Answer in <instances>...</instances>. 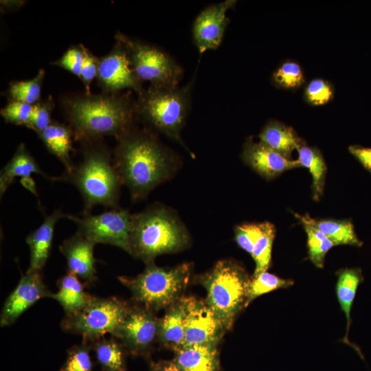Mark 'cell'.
<instances>
[{
    "label": "cell",
    "instance_id": "39",
    "mask_svg": "<svg viewBox=\"0 0 371 371\" xmlns=\"http://www.w3.org/2000/svg\"><path fill=\"white\" fill-rule=\"evenodd\" d=\"M83 56L82 47L70 48L57 61L56 65L80 78Z\"/></svg>",
    "mask_w": 371,
    "mask_h": 371
},
{
    "label": "cell",
    "instance_id": "13",
    "mask_svg": "<svg viewBox=\"0 0 371 371\" xmlns=\"http://www.w3.org/2000/svg\"><path fill=\"white\" fill-rule=\"evenodd\" d=\"M52 293L43 281L41 272H26L21 275L3 305L1 326H11L30 307L43 297H50Z\"/></svg>",
    "mask_w": 371,
    "mask_h": 371
},
{
    "label": "cell",
    "instance_id": "3",
    "mask_svg": "<svg viewBox=\"0 0 371 371\" xmlns=\"http://www.w3.org/2000/svg\"><path fill=\"white\" fill-rule=\"evenodd\" d=\"M189 241L185 225L167 207L155 205L132 214L131 255L146 264L159 255L183 249Z\"/></svg>",
    "mask_w": 371,
    "mask_h": 371
},
{
    "label": "cell",
    "instance_id": "1",
    "mask_svg": "<svg viewBox=\"0 0 371 371\" xmlns=\"http://www.w3.org/2000/svg\"><path fill=\"white\" fill-rule=\"evenodd\" d=\"M118 139L114 165L134 199L145 197L172 173L173 155L150 133L130 130Z\"/></svg>",
    "mask_w": 371,
    "mask_h": 371
},
{
    "label": "cell",
    "instance_id": "20",
    "mask_svg": "<svg viewBox=\"0 0 371 371\" xmlns=\"http://www.w3.org/2000/svg\"><path fill=\"white\" fill-rule=\"evenodd\" d=\"M187 310L188 297H181L159 319L158 339L173 351L183 345Z\"/></svg>",
    "mask_w": 371,
    "mask_h": 371
},
{
    "label": "cell",
    "instance_id": "21",
    "mask_svg": "<svg viewBox=\"0 0 371 371\" xmlns=\"http://www.w3.org/2000/svg\"><path fill=\"white\" fill-rule=\"evenodd\" d=\"M336 295L341 311L346 321V333L341 341L352 347L364 360V356L359 348L350 341L348 333L351 325L350 313L359 285L363 281L362 271L360 268L343 269L337 273Z\"/></svg>",
    "mask_w": 371,
    "mask_h": 371
},
{
    "label": "cell",
    "instance_id": "17",
    "mask_svg": "<svg viewBox=\"0 0 371 371\" xmlns=\"http://www.w3.org/2000/svg\"><path fill=\"white\" fill-rule=\"evenodd\" d=\"M242 158L247 165L267 179L301 166L297 159H286L262 142H254L252 139L245 142Z\"/></svg>",
    "mask_w": 371,
    "mask_h": 371
},
{
    "label": "cell",
    "instance_id": "15",
    "mask_svg": "<svg viewBox=\"0 0 371 371\" xmlns=\"http://www.w3.org/2000/svg\"><path fill=\"white\" fill-rule=\"evenodd\" d=\"M98 77L101 85L111 91L126 88L133 89L138 93L143 91L127 53L120 42L117 47L99 62Z\"/></svg>",
    "mask_w": 371,
    "mask_h": 371
},
{
    "label": "cell",
    "instance_id": "34",
    "mask_svg": "<svg viewBox=\"0 0 371 371\" xmlns=\"http://www.w3.org/2000/svg\"><path fill=\"white\" fill-rule=\"evenodd\" d=\"M273 81L285 88H294L301 85L304 76L300 65L293 62L283 63L273 74Z\"/></svg>",
    "mask_w": 371,
    "mask_h": 371
},
{
    "label": "cell",
    "instance_id": "36",
    "mask_svg": "<svg viewBox=\"0 0 371 371\" xmlns=\"http://www.w3.org/2000/svg\"><path fill=\"white\" fill-rule=\"evenodd\" d=\"M33 106L25 102L14 101L1 110V114L7 122L26 125Z\"/></svg>",
    "mask_w": 371,
    "mask_h": 371
},
{
    "label": "cell",
    "instance_id": "10",
    "mask_svg": "<svg viewBox=\"0 0 371 371\" xmlns=\"http://www.w3.org/2000/svg\"><path fill=\"white\" fill-rule=\"evenodd\" d=\"M78 225L77 232L97 243L117 247L131 255V214L127 210L113 209L98 215L82 218L68 215Z\"/></svg>",
    "mask_w": 371,
    "mask_h": 371
},
{
    "label": "cell",
    "instance_id": "19",
    "mask_svg": "<svg viewBox=\"0 0 371 371\" xmlns=\"http://www.w3.org/2000/svg\"><path fill=\"white\" fill-rule=\"evenodd\" d=\"M32 174L46 177L34 159L21 144L11 159L2 168L0 172V195L2 196L16 177H21L23 185L36 194L35 184L31 177Z\"/></svg>",
    "mask_w": 371,
    "mask_h": 371
},
{
    "label": "cell",
    "instance_id": "12",
    "mask_svg": "<svg viewBox=\"0 0 371 371\" xmlns=\"http://www.w3.org/2000/svg\"><path fill=\"white\" fill-rule=\"evenodd\" d=\"M225 330L221 322L206 302L188 297L183 346L218 345Z\"/></svg>",
    "mask_w": 371,
    "mask_h": 371
},
{
    "label": "cell",
    "instance_id": "33",
    "mask_svg": "<svg viewBox=\"0 0 371 371\" xmlns=\"http://www.w3.org/2000/svg\"><path fill=\"white\" fill-rule=\"evenodd\" d=\"M45 72L40 69L36 76L27 81L16 82L11 85L10 94L14 101L32 104L40 98Z\"/></svg>",
    "mask_w": 371,
    "mask_h": 371
},
{
    "label": "cell",
    "instance_id": "18",
    "mask_svg": "<svg viewBox=\"0 0 371 371\" xmlns=\"http://www.w3.org/2000/svg\"><path fill=\"white\" fill-rule=\"evenodd\" d=\"M67 216L60 211L46 216L41 225L26 237L25 241L30 249V265L27 273L41 272L49 257L56 223Z\"/></svg>",
    "mask_w": 371,
    "mask_h": 371
},
{
    "label": "cell",
    "instance_id": "41",
    "mask_svg": "<svg viewBox=\"0 0 371 371\" xmlns=\"http://www.w3.org/2000/svg\"><path fill=\"white\" fill-rule=\"evenodd\" d=\"M348 150L364 168L371 173V148L352 145Z\"/></svg>",
    "mask_w": 371,
    "mask_h": 371
},
{
    "label": "cell",
    "instance_id": "16",
    "mask_svg": "<svg viewBox=\"0 0 371 371\" xmlns=\"http://www.w3.org/2000/svg\"><path fill=\"white\" fill-rule=\"evenodd\" d=\"M95 245L94 242L76 232L64 240L59 247L65 258L68 272L87 284H91L97 280L96 260L93 254Z\"/></svg>",
    "mask_w": 371,
    "mask_h": 371
},
{
    "label": "cell",
    "instance_id": "25",
    "mask_svg": "<svg viewBox=\"0 0 371 371\" xmlns=\"http://www.w3.org/2000/svg\"><path fill=\"white\" fill-rule=\"evenodd\" d=\"M89 344L102 371H126L128 352L117 338L103 337Z\"/></svg>",
    "mask_w": 371,
    "mask_h": 371
},
{
    "label": "cell",
    "instance_id": "27",
    "mask_svg": "<svg viewBox=\"0 0 371 371\" xmlns=\"http://www.w3.org/2000/svg\"><path fill=\"white\" fill-rule=\"evenodd\" d=\"M38 135L47 148L65 166L67 173H70L73 170L70 159L72 150L71 130L64 125L51 123Z\"/></svg>",
    "mask_w": 371,
    "mask_h": 371
},
{
    "label": "cell",
    "instance_id": "14",
    "mask_svg": "<svg viewBox=\"0 0 371 371\" xmlns=\"http://www.w3.org/2000/svg\"><path fill=\"white\" fill-rule=\"evenodd\" d=\"M235 3L236 1L227 0L211 5L196 16L192 36L200 54L220 46L229 22L226 13Z\"/></svg>",
    "mask_w": 371,
    "mask_h": 371
},
{
    "label": "cell",
    "instance_id": "6",
    "mask_svg": "<svg viewBox=\"0 0 371 371\" xmlns=\"http://www.w3.org/2000/svg\"><path fill=\"white\" fill-rule=\"evenodd\" d=\"M250 281L245 269L230 260L218 261L201 278L207 292L205 302L225 330L232 327L238 313L245 308Z\"/></svg>",
    "mask_w": 371,
    "mask_h": 371
},
{
    "label": "cell",
    "instance_id": "42",
    "mask_svg": "<svg viewBox=\"0 0 371 371\" xmlns=\"http://www.w3.org/2000/svg\"><path fill=\"white\" fill-rule=\"evenodd\" d=\"M150 371H184L173 360L171 361H149Z\"/></svg>",
    "mask_w": 371,
    "mask_h": 371
},
{
    "label": "cell",
    "instance_id": "4",
    "mask_svg": "<svg viewBox=\"0 0 371 371\" xmlns=\"http://www.w3.org/2000/svg\"><path fill=\"white\" fill-rule=\"evenodd\" d=\"M190 271L189 263L161 267L150 262L137 276H118L117 279L129 289L134 304L155 313L168 308L182 297Z\"/></svg>",
    "mask_w": 371,
    "mask_h": 371
},
{
    "label": "cell",
    "instance_id": "30",
    "mask_svg": "<svg viewBox=\"0 0 371 371\" xmlns=\"http://www.w3.org/2000/svg\"><path fill=\"white\" fill-rule=\"evenodd\" d=\"M294 282L289 279L281 278L267 271L256 277L251 278L249 285L245 307L256 297L279 289L291 286Z\"/></svg>",
    "mask_w": 371,
    "mask_h": 371
},
{
    "label": "cell",
    "instance_id": "38",
    "mask_svg": "<svg viewBox=\"0 0 371 371\" xmlns=\"http://www.w3.org/2000/svg\"><path fill=\"white\" fill-rule=\"evenodd\" d=\"M51 102L38 103L33 106L26 126L37 133L45 129L50 124Z\"/></svg>",
    "mask_w": 371,
    "mask_h": 371
},
{
    "label": "cell",
    "instance_id": "2",
    "mask_svg": "<svg viewBox=\"0 0 371 371\" xmlns=\"http://www.w3.org/2000/svg\"><path fill=\"white\" fill-rule=\"evenodd\" d=\"M65 107L77 139H119L131 130L133 109L124 97L88 94L68 100Z\"/></svg>",
    "mask_w": 371,
    "mask_h": 371
},
{
    "label": "cell",
    "instance_id": "29",
    "mask_svg": "<svg viewBox=\"0 0 371 371\" xmlns=\"http://www.w3.org/2000/svg\"><path fill=\"white\" fill-rule=\"evenodd\" d=\"M276 229L269 222L262 223V232L257 239L251 256L256 267L251 278L267 271L271 259V251L275 238Z\"/></svg>",
    "mask_w": 371,
    "mask_h": 371
},
{
    "label": "cell",
    "instance_id": "5",
    "mask_svg": "<svg viewBox=\"0 0 371 371\" xmlns=\"http://www.w3.org/2000/svg\"><path fill=\"white\" fill-rule=\"evenodd\" d=\"M67 174L83 199L85 215L98 205L117 209L121 181L105 150L88 149L80 164Z\"/></svg>",
    "mask_w": 371,
    "mask_h": 371
},
{
    "label": "cell",
    "instance_id": "9",
    "mask_svg": "<svg viewBox=\"0 0 371 371\" xmlns=\"http://www.w3.org/2000/svg\"><path fill=\"white\" fill-rule=\"evenodd\" d=\"M117 37L139 81H148L150 86L157 87H178L183 72L171 56L156 47L133 41L124 35Z\"/></svg>",
    "mask_w": 371,
    "mask_h": 371
},
{
    "label": "cell",
    "instance_id": "24",
    "mask_svg": "<svg viewBox=\"0 0 371 371\" xmlns=\"http://www.w3.org/2000/svg\"><path fill=\"white\" fill-rule=\"evenodd\" d=\"M300 222L308 223L323 233L335 246L349 245L361 247L363 242L359 239L353 224L348 219L336 220L333 218L314 219L308 214L300 216L295 214Z\"/></svg>",
    "mask_w": 371,
    "mask_h": 371
},
{
    "label": "cell",
    "instance_id": "11",
    "mask_svg": "<svg viewBox=\"0 0 371 371\" xmlns=\"http://www.w3.org/2000/svg\"><path fill=\"white\" fill-rule=\"evenodd\" d=\"M159 319L155 313L136 304L128 311L113 337L134 356L148 357L158 339Z\"/></svg>",
    "mask_w": 371,
    "mask_h": 371
},
{
    "label": "cell",
    "instance_id": "22",
    "mask_svg": "<svg viewBox=\"0 0 371 371\" xmlns=\"http://www.w3.org/2000/svg\"><path fill=\"white\" fill-rule=\"evenodd\" d=\"M174 353L172 360L184 371H221L217 345L183 346Z\"/></svg>",
    "mask_w": 371,
    "mask_h": 371
},
{
    "label": "cell",
    "instance_id": "26",
    "mask_svg": "<svg viewBox=\"0 0 371 371\" xmlns=\"http://www.w3.org/2000/svg\"><path fill=\"white\" fill-rule=\"evenodd\" d=\"M258 137L260 142L289 159L293 151L302 142L291 127L276 121L269 122Z\"/></svg>",
    "mask_w": 371,
    "mask_h": 371
},
{
    "label": "cell",
    "instance_id": "35",
    "mask_svg": "<svg viewBox=\"0 0 371 371\" xmlns=\"http://www.w3.org/2000/svg\"><path fill=\"white\" fill-rule=\"evenodd\" d=\"M261 232L262 223L239 225L234 229L235 240L240 248L251 256Z\"/></svg>",
    "mask_w": 371,
    "mask_h": 371
},
{
    "label": "cell",
    "instance_id": "8",
    "mask_svg": "<svg viewBox=\"0 0 371 371\" xmlns=\"http://www.w3.org/2000/svg\"><path fill=\"white\" fill-rule=\"evenodd\" d=\"M130 304L117 297L93 296L89 304L72 315H65L63 330L80 335L82 341L92 342L110 334L114 336Z\"/></svg>",
    "mask_w": 371,
    "mask_h": 371
},
{
    "label": "cell",
    "instance_id": "40",
    "mask_svg": "<svg viewBox=\"0 0 371 371\" xmlns=\"http://www.w3.org/2000/svg\"><path fill=\"white\" fill-rule=\"evenodd\" d=\"M82 48L84 56L80 78L89 91L91 82L98 76L99 62H97L95 57L85 47L82 46Z\"/></svg>",
    "mask_w": 371,
    "mask_h": 371
},
{
    "label": "cell",
    "instance_id": "23",
    "mask_svg": "<svg viewBox=\"0 0 371 371\" xmlns=\"http://www.w3.org/2000/svg\"><path fill=\"white\" fill-rule=\"evenodd\" d=\"M57 287L58 291L52 293L50 297L62 306L65 315H72L80 311L93 297L85 291L82 281L69 272L58 280Z\"/></svg>",
    "mask_w": 371,
    "mask_h": 371
},
{
    "label": "cell",
    "instance_id": "7",
    "mask_svg": "<svg viewBox=\"0 0 371 371\" xmlns=\"http://www.w3.org/2000/svg\"><path fill=\"white\" fill-rule=\"evenodd\" d=\"M192 82L174 89L150 86L139 93L138 111L157 130L183 144L181 131L190 106Z\"/></svg>",
    "mask_w": 371,
    "mask_h": 371
},
{
    "label": "cell",
    "instance_id": "31",
    "mask_svg": "<svg viewBox=\"0 0 371 371\" xmlns=\"http://www.w3.org/2000/svg\"><path fill=\"white\" fill-rule=\"evenodd\" d=\"M302 225L307 235L308 258L317 268L322 269L327 252L335 245L315 227L305 223Z\"/></svg>",
    "mask_w": 371,
    "mask_h": 371
},
{
    "label": "cell",
    "instance_id": "32",
    "mask_svg": "<svg viewBox=\"0 0 371 371\" xmlns=\"http://www.w3.org/2000/svg\"><path fill=\"white\" fill-rule=\"evenodd\" d=\"M89 342L82 341L67 351L66 359L59 371H93V363Z\"/></svg>",
    "mask_w": 371,
    "mask_h": 371
},
{
    "label": "cell",
    "instance_id": "28",
    "mask_svg": "<svg viewBox=\"0 0 371 371\" xmlns=\"http://www.w3.org/2000/svg\"><path fill=\"white\" fill-rule=\"evenodd\" d=\"M298 161L302 167L306 168L313 179V197L317 201L323 194L326 165L320 151L315 147H311L302 142L297 147Z\"/></svg>",
    "mask_w": 371,
    "mask_h": 371
},
{
    "label": "cell",
    "instance_id": "37",
    "mask_svg": "<svg viewBox=\"0 0 371 371\" xmlns=\"http://www.w3.org/2000/svg\"><path fill=\"white\" fill-rule=\"evenodd\" d=\"M333 92L330 85L324 80H312L305 89L306 100L314 105H322L328 102Z\"/></svg>",
    "mask_w": 371,
    "mask_h": 371
}]
</instances>
